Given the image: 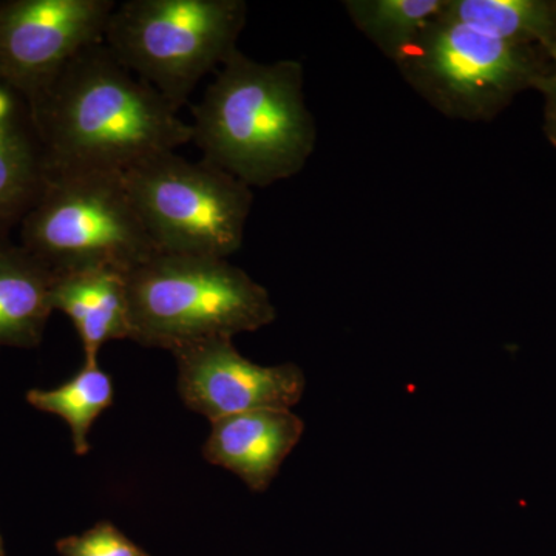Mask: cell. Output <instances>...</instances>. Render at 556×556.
I'll use <instances>...</instances> for the list:
<instances>
[{"label":"cell","instance_id":"obj_13","mask_svg":"<svg viewBox=\"0 0 556 556\" xmlns=\"http://www.w3.org/2000/svg\"><path fill=\"white\" fill-rule=\"evenodd\" d=\"M54 274L21 243L0 240V346L36 348L53 306Z\"/></svg>","mask_w":556,"mask_h":556},{"label":"cell","instance_id":"obj_2","mask_svg":"<svg viewBox=\"0 0 556 556\" xmlns=\"http://www.w3.org/2000/svg\"><path fill=\"white\" fill-rule=\"evenodd\" d=\"M192 141L212 166L249 188L298 175L317 142L298 61L257 62L233 51L192 108Z\"/></svg>","mask_w":556,"mask_h":556},{"label":"cell","instance_id":"obj_6","mask_svg":"<svg viewBox=\"0 0 556 556\" xmlns=\"http://www.w3.org/2000/svg\"><path fill=\"white\" fill-rule=\"evenodd\" d=\"M397 67L444 115L485 121L522 91L538 90L551 58L538 47L495 38L441 13Z\"/></svg>","mask_w":556,"mask_h":556},{"label":"cell","instance_id":"obj_14","mask_svg":"<svg viewBox=\"0 0 556 556\" xmlns=\"http://www.w3.org/2000/svg\"><path fill=\"white\" fill-rule=\"evenodd\" d=\"M442 14L508 42L556 50V0H445Z\"/></svg>","mask_w":556,"mask_h":556},{"label":"cell","instance_id":"obj_11","mask_svg":"<svg viewBox=\"0 0 556 556\" xmlns=\"http://www.w3.org/2000/svg\"><path fill=\"white\" fill-rule=\"evenodd\" d=\"M50 179L31 102L0 83V240L10 239Z\"/></svg>","mask_w":556,"mask_h":556},{"label":"cell","instance_id":"obj_10","mask_svg":"<svg viewBox=\"0 0 556 556\" xmlns=\"http://www.w3.org/2000/svg\"><path fill=\"white\" fill-rule=\"evenodd\" d=\"M211 426L204 459L226 468L255 493L269 489L305 433V422L292 409H255Z\"/></svg>","mask_w":556,"mask_h":556},{"label":"cell","instance_id":"obj_5","mask_svg":"<svg viewBox=\"0 0 556 556\" xmlns=\"http://www.w3.org/2000/svg\"><path fill=\"white\" fill-rule=\"evenodd\" d=\"M20 243L53 274L109 268L129 274L159 254L123 172L54 174L22 219Z\"/></svg>","mask_w":556,"mask_h":556},{"label":"cell","instance_id":"obj_16","mask_svg":"<svg viewBox=\"0 0 556 556\" xmlns=\"http://www.w3.org/2000/svg\"><path fill=\"white\" fill-rule=\"evenodd\" d=\"M444 5L445 0H350L345 9L358 30L397 64Z\"/></svg>","mask_w":556,"mask_h":556},{"label":"cell","instance_id":"obj_1","mask_svg":"<svg viewBox=\"0 0 556 556\" xmlns=\"http://www.w3.org/2000/svg\"><path fill=\"white\" fill-rule=\"evenodd\" d=\"M50 177L67 172H126L192 141V127L169 102L93 43L70 61L31 102Z\"/></svg>","mask_w":556,"mask_h":556},{"label":"cell","instance_id":"obj_4","mask_svg":"<svg viewBox=\"0 0 556 556\" xmlns=\"http://www.w3.org/2000/svg\"><path fill=\"white\" fill-rule=\"evenodd\" d=\"M247 16L243 0H126L110 13L104 42L178 112L239 50Z\"/></svg>","mask_w":556,"mask_h":556},{"label":"cell","instance_id":"obj_12","mask_svg":"<svg viewBox=\"0 0 556 556\" xmlns=\"http://www.w3.org/2000/svg\"><path fill=\"white\" fill-rule=\"evenodd\" d=\"M51 306L75 325L84 364H100L101 348L113 340H130L127 274L109 268L54 274Z\"/></svg>","mask_w":556,"mask_h":556},{"label":"cell","instance_id":"obj_18","mask_svg":"<svg viewBox=\"0 0 556 556\" xmlns=\"http://www.w3.org/2000/svg\"><path fill=\"white\" fill-rule=\"evenodd\" d=\"M551 70L536 91L544 100V134L556 148V50L548 54Z\"/></svg>","mask_w":556,"mask_h":556},{"label":"cell","instance_id":"obj_3","mask_svg":"<svg viewBox=\"0 0 556 556\" xmlns=\"http://www.w3.org/2000/svg\"><path fill=\"white\" fill-rule=\"evenodd\" d=\"M130 340L175 353L258 331L277 317L268 289L228 258L159 252L127 274Z\"/></svg>","mask_w":556,"mask_h":556},{"label":"cell","instance_id":"obj_7","mask_svg":"<svg viewBox=\"0 0 556 556\" xmlns=\"http://www.w3.org/2000/svg\"><path fill=\"white\" fill-rule=\"evenodd\" d=\"M123 177L160 252L228 258L243 244L254 197L225 170L164 152L135 164Z\"/></svg>","mask_w":556,"mask_h":556},{"label":"cell","instance_id":"obj_19","mask_svg":"<svg viewBox=\"0 0 556 556\" xmlns=\"http://www.w3.org/2000/svg\"><path fill=\"white\" fill-rule=\"evenodd\" d=\"M0 556H2V538H0Z\"/></svg>","mask_w":556,"mask_h":556},{"label":"cell","instance_id":"obj_15","mask_svg":"<svg viewBox=\"0 0 556 556\" xmlns=\"http://www.w3.org/2000/svg\"><path fill=\"white\" fill-rule=\"evenodd\" d=\"M28 404L67 422L73 448L78 456L90 452L89 433L98 417L112 407L115 387L109 372L100 364H84L67 382L53 390H30Z\"/></svg>","mask_w":556,"mask_h":556},{"label":"cell","instance_id":"obj_9","mask_svg":"<svg viewBox=\"0 0 556 556\" xmlns=\"http://www.w3.org/2000/svg\"><path fill=\"white\" fill-rule=\"evenodd\" d=\"M172 354L179 396L211 422L255 409H292L305 393V372L299 365L254 364L241 356L232 339L204 340Z\"/></svg>","mask_w":556,"mask_h":556},{"label":"cell","instance_id":"obj_8","mask_svg":"<svg viewBox=\"0 0 556 556\" xmlns=\"http://www.w3.org/2000/svg\"><path fill=\"white\" fill-rule=\"evenodd\" d=\"M113 0H0V83L33 102L80 51L104 40Z\"/></svg>","mask_w":556,"mask_h":556},{"label":"cell","instance_id":"obj_17","mask_svg":"<svg viewBox=\"0 0 556 556\" xmlns=\"http://www.w3.org/2000/svg\"><path fill=\"white\" fill-rule=\"evenodd\" d=\"M61 556H150L110 521H100L80 535L56 543Z\"/></svg>","mask_w":556,"mask_h":556}]
</instances>
